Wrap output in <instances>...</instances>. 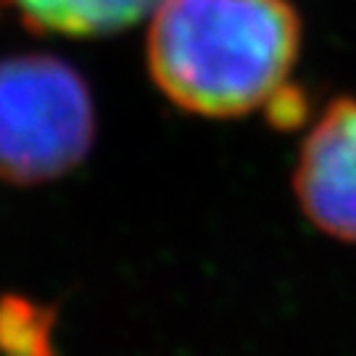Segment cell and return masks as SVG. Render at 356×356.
I'll use <instances>...</instances> for the list:
<instances>
[{
	"instance_id": "1",
	"label": "cell",
	"mask_w": 356,
	"mask_h": 356,
	"mask_svg": "<svg viewBox=\"0 0 356 356\" xmlns=\"http://www.w3.org/2000/svg\"><path fill=\"white\" fill-rule=\"evenodd\" d=\"M301 38L291 0H161L148 16L145 58L177 108L235 119L288 90Z\"/></svg>"
},
{
	"instance_id": "2",
	"label": "cell",
	"mask_w": 356,
	"mask_h": 356,
	"mask_svg": "<svg viewBox=\"0 0 356 356\" xmlns=\"http://www.w3.org/2000/svg\"><path fill=\"white\" fill-rule=\"evenodd\" d=\"M85 76L51 53L0 58V182L29 188L66 177L95 143Z\"/></svg>"
},
{
	"instance_id": "4",
	"label": "cell",
	"mask_w": 356,
	"mask_h": 356,
	"mask_svg": "<svg viewBox=\"0 0 356 356\" xmlns=\"http://www.w3.org/2000/svg\"><path fill=\"white\" fill-rule=\"evenodd\" d=\"M35 32L103 38L148 19L161 0H6Z\"/></svg>"
},
{
	"instance_id": "5",
	"label": "cell",
	"mask_w": 356,
	"mask_h": 356,
	"mask_svg": "<svg viewBox=\"0 0 356 356\" xmlns=\"http://www.w3.org/2000/svg\"><path fill=\"white\" fill-rule=\"evenodd\" d=\"M51 314L19 296L0 298V354L58 356L53 348Z\"/></svg>"
},
{
	"instance_id": "3",
	"label": "cell",
	"mask_w": 356,
	"mask_h": 356,
	"mask_svg": "<svg viewBox=\"0 0 356 356\" xmlns=\"http://www.w3.org/2000/svg\"><path fill=\"white\" fill-rule=\"evenodd\" d=\"M293 193L319 232L356 243V98H338L317 116L298 151Z\"/></svg>"
}]
</instances>
